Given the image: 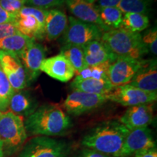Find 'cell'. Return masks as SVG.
<instances>
[{
    "mask_svg": "<svg viewBox=\"0 0 157 157\" xmlns=\"http://www.w3.org/2000/svg\"><path fill=\"white\" fill-rule=\"evenodd\" d=\"M26 132L37 136H58L66 134L72 127L71 119L56 104H45L38 107L26 118Z\"/></svg>",
    "mask_w": 157,
    "mask_h": 157,
    "instance_id": "obj_1",
    "label": "cell"
},
{
    "mask_svg": "<svg viewBox=\"0 0 157 157\" xmlns=\"http://www.w3.org/2000/svg\"><path fill=\"white\" fill-rule=\"evenodd\" d=\"M129 129L119 120H109L98 124L83 137L82 144L108 156L115 157L119 151Z\"/></svg>",
    "mask_w": 157,
    "mask_h": 157,
    "instance_id": "obj_2",
    "label": "cell"
},
{
    "mask_svg": "<svg viewBox=\"0 0 157 157\" xmlns=\"http://www.w3.org/2000/svg\"><path fill=\"white\" fill-rule=\"evenodd\" d=\"M101 42L117 58L126 57L142 60L143 57L148 53L140 33L131 32L121 27L105 31Z\"/></svg>",
    "mask_w": 157,
    "mask_h": 157,
    "instance_id": "obj_3",
    "label": "cell"
},
{
    "mask_svg": "<svg viewBox=\"0 0 157 157\" xmlns=\"http://www.w3.org/2000/svg\"><path fill=\"white\" fill-rule=\"evenodd\" d=\"M27 138L23 117L10 111L0 113V141L4 148L14 150L23 145Z\"/></svg>",
    "mask_w": 157,
    "mask_h": 157,
    "instance_id": "obj_4",
    "label": "cell"
},
{
    "mask_svg": "<svg viewBox=\"0 0 157 157\" xmlns=\"http://www.w3.org/2000/svg\"><path fill=\"white\" fill-rule=\"evenodd\" d=\"M68 145L63 141L48 136L31 138L21 150L20 157H67Z\"/></svg>",
    "mask_w": 157,
    "mask_h": 157,
    "instance_id": "obj_5",
    "label": "cell"
},
{
    "mask_svg": "<svg viewBox=\"0 0 157 157\" xmlns=\"http://www.w3.org/2000/svg\"><path fill=\"white\" fill-rule=\"evenodd\" d=\"M68 21L63 36V45L84 47L93 41H101L104 31L97 25L82 22L73 16L68 17Z\"/></svg>",
    "mask_w": 157,
    "mask_h": 157,
    "instance_id": "obj_6",
    "label": "cell"
},
{
    "mask_svg": "<svg viewBox=\"0 0 157 157\" xmlns=\"http://www.w3.org/2000/svg\"><path fill=\"white\" fill-rule=\"evenodd\" d=\"M108 101L106 95H98L74 90L63 102V107L68 114L80 116L101 106Z\"/></svg>",
    "mask_w": 157,
    "mask_h": 157,
    "instance_id": "obj_7",
    "label": "cell"
},
{
    "mask_svg": "<svg viewBox=\"0 0 157 157\" xmlns=\"http://www.w3.org/2000/svg\"><path fill=\"white\" fill-rule=\"evenodd\" d=\"M106 95L108 100L127 107L154 103L157 99V93H149L129 84L113 87Z\"/></svg>",
    "mask_w": 157,
    "mask_h": 157,
    "instance_id": "obj_8",
    "label": "cell"
},
{
    "mask_svg": "<svg viewBox=\"0 0 157 157\" xmlns=\"http://www.w3.org/2000/svg\"><path fill=\"white\" fill-rule=\"evenodd\" d=\"M0 66L15 92L25 89L29 85V81L26 71L17 56L0 50Z\"/></svg>",
    "mask_w": 157,
    "mask_h": 157,
    "instance_id": "obj_9",
    "label": "cell"
},
{
    "mask_svg": "<svg viewBox=\"0 0 157 157\" xmlns=\"http://www.w3.org/2000/svg\"><path fill=\"white\" fill-rule=\"evenodd\" d=\"M156 141L148 127L129 130L115 157H130L140 151L155 148Z\"/></svg>",
    "mask_w": 157,
    "mask_h": 157,
    "instance_id": "obj_10",
    "label": "cell"
},
{
    "mask_svg": "<svg viewBox=\"0 0 157 157\" xmlns=\"http://www.w3.org/2000/svg\"><path fill=\"white\" fill-rule=\"evenodd\" d=\"M142 60L118 57L111 63L108 76L112 87H117L129 84L140 67Z\"/></svg>",
    "mask_w": 157,
    "mask_h": 157,
    "instance_id": "obj_11",
    "label": "cell"
},
{
    "mask_svg": "<svg viewBox=\"0 0 157 157\" xmlns=\"http://www.w3.org/2000/svg\"><path fill=\"white\" fill-rule=\"evenodd\" d=\"M46 56V49L36 41L30 44L21 52L18 58L21 60L25 71L29 83L35 81L40 74V66Z\"/></svg>",
    "mask_w": 157,
    "mask_h": 157,
    "instance_id": "obj_12",
    "label": "cell"
},
{
    "mask_svg": "<svg viewBox=\"0 0 157 157\" xmlns=\"http://www.w3.org/2000/svg\"><path fill=\"white\" fill-rule=\"evenodd\" d=\"M154 119L153 103L143 104L129 107L119 121L129 130L148 127Z\"/></svg>",
    "mask_w": 157,
    "mask_h": 157,
    "instance_id": "obj_13",
    "label": "cell"
},
{
    "mask_svg": "<svg viewBox=\"0 0 157 157\" xmlns=\"http://www.w3.org/2000/svg\"><path fill=\"white\" fill-rule=\"evenodd\" d=\"M40 71L63 82L70 81L76 74L69 61L61 54L45 58L41 64Z\"/></svg>",
    "mask_w": 157,
    "mask_h": 157,
    "instance_id": "obj_14",
    "label": "cell"
},
{
    "mask_svg": "<svg viewBox=\"0 0 157 157\" xmlns=\"http://www.w3.org/2000/svg\"><path fill=\"white\" fill-rule=\"evenodd\" d=\"M127 84L149 93H156L157 66L156 59H143L140 67L130 82Z\"/></svg>",
    "mask_w": 157,
    "mask_h": 157,
    "instance_id": "obj_15",
    "label": "cell"
},
{
    "mask_svg": "<svg viewBox=\"0 0 157 157\" xmlns=\"http://www.w3.org/2000/svg\"><path fill=\"white\" fill-rule=\"evenodd\" d=\"M68 10L74 17L84 23L97 25L103 31H107L99 17L95 4L88 3L82 0H65Z\"/></svg>",
    "mask_w": 157,
    "mask_h": 157,
    "instance_id": "obj_16",
    "label": "cell"
},
{
    "mask_svg": "<svg viewBox=\"0 0 157 157\" xmlns=\"http://www.w3.org/2000/svg\"><path fill=\"white\" fill-rule=\"evenodd\" d=\"M10 111L21 117H28L38 108V102L29 91H15L10 99Z\"/></svg>",
    "mask_w": 157,
    "mask_h": 157,
    "instance_id": "obj_17",
    "label": "cell"
},
{
    "mask_svg": "<svg viewBox=\"0 0 157 157\" xmlns=\"http://www.w3.org/2000/svg\"><path fill=\"white\" fill-rule=\"evenodd\" d=\"M68 21L67 16L63 11L56 9L48 10L45 23L44 38L48 42L58 39L66 31Z\"/></svg>",
    "mask_w": 157,
    "mask_h": 157,
    "instance_id": "obj_18",
    "label": "cell"
},
{
    "mask_svg": "<svg viewBox=\"0 0 157 157\" xmlns=\"http://www.w3.org/2000/svg\"><path fill=\"white\" fill-rule=\"evenodd\" d=\"M87 66H95L105 61L113 62L117 58L111 54L101 41H93L83 47Z\"/></svg>",
    "mask_w": 157,
    "mask_h": 157,
    "instance_id": "obj_19",
    "label": "cell"
},
{
    "mask_svg": "<svg viewBox=\"0 0 157 157\" xmlns=\"http://www.w3.org/2000/svg\"><path fill=\"white\" fill-rule=\"evenodd\" d=\"M15 25L21 34L34 40L44 39L45 27L32 15H17Z\"/></svg>",
    "mask_w": 157,
    "mask_h": 157,
    "instance_id": "obj_20",
    "label": "cell"
},
{
    "mask_svg": "<svg viewBox=\"0 0 157 157\" xmlns=\"http://www.w3.org/2000/svg\"><path fill=\"white\" fill-rule=\"evenodd\" d=\"M71 87L74 90L98 95H108L113 89L109 80H98L94 78H74L71 84Z\"/></svg>",
    "mask_w": 157,
    "mask_h": 157,
    "instance_id": "obj_21",
    "label": "cell"
},
{
    "mask_svg": "<svg viewBox=\"0 0 157 157\" xmlns=\"http://www.w3.org/2000/svg\"><path fill=\"white\" fill-rule=\"evenodd\" d=\"M34 41L36 40L18 32L0 39V50L10 52L19 57L21 52Z\"/></svg>",
    "mask_w": 157,
    "mask_h": 157,
    "instance_id": "obj_22",
    "label": "cell"
},
{
    "mask_svg": "<svg viewBox=\"0 0 157 157\" xmlns=\"http://www.w3.org/2000/svg\"><path fill=\"white\" fill-rule=\"evenodd\" d=\"M96 7L100 20L106 31L121 28L123 13L117 7Z\"/></svg>",
    "mask_w": 157,
    "mask_h": 157,
    "instance_id": "obj_23",
    "label": "cell"
},
{
    "mask_svg": "<svg viewBox=\"0 0 157 157\" xmlns=\"http://www.w3.org/2000/svg\"><path fill=\"white\" fill-rule=\"evenodd\" d=\"M60 54L63 55L69 61L75 71L76 74L87 66L83 47L71 44L63 45L60 48Z\"/></svg>",
    "mask_w": 157,
    "mask_h": 157,
    "instance_id": "obj_24",
    "label": "cell"
},
{
    "mask_svg": "<svg viewBox=\"0 0 157 157\" xmlns=\"http://www.w3.org/2000/svg\"><path fill=\"white\" fill-rule=\"evenodd\" d=\"M149 23L147 15L128 13L124 14L121 27L131 32L140 33L148 28Z\"/></svg>",
    "mask_w": 157,
    "mask_h": 157,
    "instance_id": "obj_25",
    "label": "cell"
},
{
    "mask_svg": "<svg viewBox=\"0 0 157 157\" xmlns=\"http://www.w3.org/2000/svg\"><path fill=\"white\" fill-rule=\"evenodd\" d=\"M111 61H105L95 66H86L83 70L76 74V79L94 78L98 80H109V68Z\"/></svg>",
    "mask_w": 157,
    "mask_h": 157,
    "instance_id": "obj_26",
    "label": "cell"
},
{
    "mask_svg": "<svg viewBox=\"0 0 157 157\" xmlns=\"http://www.w3.org/2000/svg\"><path fill=\"white\" fill-rule=\"evenodd\" d=\"M153 0H121L117 5L124 14L128 13L146 15L150 11Z\"/></svg>",
    "mask_w": 157,
    "mask_h": 157,
    "instance_id": "obj_27",
    "label": "cell"
},
{
    "mask_svg": "<svg viewBox=\"0 0 157 157\" xmlns=\"http://www.w3.org/2000/svg\"><path fill=\"white\" fill-rule=\"evenodd\" d=\"M15 93L8 78L0 66V110L6 111L9 107L10 99Z\"/></svg>",
    "mask_w": 157,
    "mask_h": 157,
    "instance_id": "obj_28",
    "label": "cell"
},
{
    "mask_svg": "<svg viewBox=\"0 0 157 157\" xmlns=\"http://www.w3.org/2000/svg\"><path fill=\"white\" fill-rule=\"evenodd\" d=\"M142 41L144 46L148 50L156 56L157 54V31L156 27L152 28L147 31L143 36H142Z\"/></svg>",
    "mask_w": 157,
    "mask_h": 157,
    "instance_id": "obj_29",
    "label": "cell"
},
{
    "mask_svg": "<svg viewBox=\"0 0 157 157\" xmlns=\"http://www.w3.org/2000/svg\"><path fill=\"white\" fill-rule=\"evenodd\" d=\"M25 5V0H0V5L10 14L16 15Z\"/></svg>",
    "mask_w": 157,
    "mask_h": 157,
    "instance_id": "obj_30",
    "label": "cell"
},
{
    "mask_svg": "<svg viewBox=\"0 0 157 157\" xmlns=\"http://www.w3.org/2000/svg\"><path fill=\"white\" fill-rule=\"evenodd\" d=\"M64 3L65 0H25V4L30 7L43 10H48L61 6Z\"/></svg>",
    "mask_w": 157,
    "mask_h": 157,
    "instance_id": "obj_31",
    "label": "cell"
},
{
    "mask_svg": "<svg viewBox=\"0 0 157 157\" xmlns=\"http://www.w3.org/2000/svg\"><path fill=\"white\" fill-rule=\"evenodd\" d=\"M18 32L15 23H0V39L14 35Z\"/></svg>",
    "mask_w": 157,
    "mask_h": 157,
    "instance_id": "obj_32",
    "label": "cell"
},
{
    "mask_svg": "<svg viewBox=\"0 0 157 157\" xmlns=\"http://www.w3.org/2000/svg\"><path fill=\"white\" fill-rule=\"evenodd\" d=\"M76 157H112L108 156L106 154H102L101 152H98L97 151L93 150L90 148H84L82 150V151L78 154Z\"/></svg>",
    "mask_w": 157,
    "mask_h": 157,
    "instance_id": "obj_33",
    "label": "cell"
},
{
    "mask_svg": "<svg viewBox=\"0 0 157 157\" xmlns=\"http://www.w3.org/2000/svg\"><path fill=\"white\" fill-rule=\"evenodd\" d=\"M16 17L6 12L0 5V23H15Z\"/></svg>",
    "mask_w": 157,
    "mask_h": 157,
    "instance_id": "obj_34",
    "label": "cell"
},
{
    "mask_svg": "<svg viewBox=\"0 0 157 157\" xmlns=\"http://www.w3.org/2000/svg\"><path fill=\"white\" fill-rule=\"evenodd\" d=\"M134 157H157V151L155 148L140 151L133 155Z\"/></svg>",
    "mask_w": 157,
    "mask_h": 157,
    "instance_id": "obj_35",
    "label": "cell"
},
{
    "mask_svg": "<svg viewBox=\"0 0 157 157\" xmlns=\"http://www.w3.org/2000/svg\"><path fill=\"white\" fill-rule=\"evenodd\" d=\"M98 7H117L121 0H96Z\"/></svg>",
    "mask_w": 157,
    "mask_h": 157,
    "instance_id": "obj_36",
    "label": "cell"
},
{
    "mask_svg": "<svg viewBox=\"0 0 157 157\" xmlns=\"http://www.w3.org/2000/svg\"><path fill=\"white\" fill-rule=\"evenodd\" d=\"M5 154V149H4L3 144L0 141V157H3Z\"/></svg>",
    "mask_w": 157,
    "mask_h": 157,
    "instance_id": "obj_37",
    "label": "cell"
},
{
    "mask_svg": "<svg viewBox=\"0 0 157 157\" xmlns=\"http://www.w3.org/2000/svg\"><path fill=\"white\" fill-rule=\"evenodd\" d=\"M82 1H84V2H88V3H92V4H94L96 2V0H82Z\"/></svg>",
    "mask_w": 157,
    "mask_h": 157,
    "instance_id": "obj_38",
    "label": "cell"
},
{
    "mask_svg": "<svg viewBox=\"0 0 157 157\" xmlns=\"http://www.w3.org/2000/svg\"></svg>",
    "mask_w": 157,
    "mask_h": 157,
    "instance_id": "obj_39",
    "label": "cell"
}]
</instances>
